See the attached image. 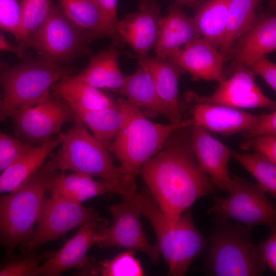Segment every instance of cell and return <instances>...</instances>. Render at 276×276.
<instances>
[{"instance_id":"obj_37","label":"cell","mask_w":276,"mask_h":276,"mask_svg":"<svg viewBox=\"0 0 276 276\" xmlns=\"http://www.w3.org/2000/svg\"><path fill=\"white\" fill-rule=\"evenodd\" d=\"M241 136L248 139L262 135L276 136V111L257 115L255 120L244 130Z\"/></svg>"},{"instance_id":"obj_3","label":"cell","mask_w":276,"mask_h":276,"mask_svg":"<svg viewBox=\"0 0 276 276\" xmlns=\"http://www.w3.org/2000/svg\"><path fill=\"white\" fill-rule=\"evenodd\" d=\"M118 100L123 123L108 150L120 162V167L135 179L142 167L159 151L170 135L191 123L189 119L168 125L154 123L129 100L124 98Z\"/></svg>"},{"instance_id":"obj_35","label":"cell","mask_w":276,"mask_h":276,"mask_svg":"<svg viewBox=\"0 0 276 276\" xmlns=\"http://www.w3.org/2000/svg\"><path fill=\"white\" fill-rule=\"evenodd\" d=\"M0 29L22 40L20 5L16 0H0Z\"/></svg>"},{"instance_id":"obj_23","label":"cell","mask_w":276,"mask_h":276,"mask_svg":"<svg viewBox=\"0 0 276 276\" xmlns=\"http://www.w3.org/2000/svg\"><path fill=\"white\" fill-rule=\"evenodd\" d=\"M54 96L64 101L74 111L95 110L116 106L118 100L108 96L100 89L67 75L52 88Z\"/></svg>"},{"instance_id":"obj_11","label":"cell","mask_w":276,"mask_h":276,"mask_svg":"<svg viewBox=\"0 0 276 276\" xmlns=\"http://www.w3.org/2000/svg\"><path fill=\"white\" fill-rule=\"evenodd\" d=\"M121 202L111 205L109 210L112 223L103 224L100 228L101 240L97 245L101 248L123 247L138 250L147 255L154 263L160 254L156 245L147 240L140 220V205L135 194L123 197Z\"/></svg>"},{"instance_id":"obj_8","label":"cell","mask_w":276,"mask_h":276,"mask_svg":"<svg viewBox=\"0 0 276 276\" xmlns=\"http://www.w3.org/2000/svg\"><path fill=\"white\" fill-rule=\"evenodd\" d=\"M93 38L85 30L71 21L55 6L42 24L29 36L27 49L31 48L42 58L62 65L86 51Z\"/></svg>"},{"instance_id":"obj_1","label":"cell","mask_w":276,"mask_h":276,"mask_svg":"<svg viewBox=\"0 0 276 276\" xmlns=\"http://www.w3.org/2000/svg\"><path fill=\"white\" fill-rule=\"evenodd\" d=\"M139 174L168 221L174 223L199 198L217 187L198 165L191 142L190 125L172 132L163 148Z\"/></svg>"},{"instance_id":"obj_38","label":"cell","mask_w":276,"mask_h":276,"mask_svg":"<svg viewBox=\"0 0 276 276\" xmlns=\"http://www.w3.org/2000/svg\"><path fill=\"white\" fill-rule=\"evenodd\" d=\"M243 147L252 148L255 152L276 164V136L266 135L248 139Z\"/></svg>"},{"instance_id":"obj_40","label":"cell","mask_w":276,"mask_h":276,"mask_svg":"<svg viewBox=\"0 0 276 276\" xmlns=\"http://www.w3.org/2000/svg\"><path fill=\"white\" fill-rule=\"evenodd\" d=\"M270 234L267 239L259 242L257 247L266 265L276 272V227H270Z\"/></svg>"},{"instance_id":"obj_24","label":"cell","mask_w":276,"mask_h":276,"mask_svg":"<svg viewBox=\"0 0 276 276\" xmlns=\"http://www.w3.org/2000/svg\"><path fill=\"white\" fill-rule=\"evenodd\" d=\"M115 93L126 97L141 111L143 109L145 115L169 118V112L157 94L151 75L140 64L134 73L125 76L123 85Z\"/></svg>"},{"instance_id":"obj_36","label":"cell","mask_w":276,"mask_h":276,"mask_svg":"<svg viewBox=\"0 0 276 276\" xmlns=\"http://www.w3.org/2000/svg\"><path fill=\"white\" fill-rule=\"evenodd\" d=\"M34 147L0 131V172L3 171L17 158Z\"/></svg>"},{"instance_id":"obj_31","label":"cell","mask_w":276,"mask_h":276,"mask_svg":"<svg viewBox=\"0 0 276 276\" xmlns=\"http://www.w3.org/2000/svg\"><path fill=\"white\" fill-rule=\"evenodd\" d=\"M133 250H128L110 260L97 261L87 257L76 273L79 275L142 276L144 272Z\"/></svg>"},{"instance_id":"obj_6","label":"cell","mask_w":276,"mask_h":276,"mask_svg":"<svg viewBox=\"0 0 276 276\" xmlns=\"http://www.w3.org/2000/svg\"><path fill=\"white\" fill-rule=\"evenodd\" d=\"M57 172L42 165L16 190L0 195V245L9 252L32 237L49 184Z\"/></svg>"},{"instance_id":"obj_26","label":"cell","mask_w":276,"mask_h":276,"mask_svg":"<svg viewBox=\"0 0 276 276\" xmlns=\"http://www.w3.org/2000/svg\"><path fill=\"white\" fill-rule=\"evenodd\" d=\"M119 54L111 47L90 57L88 65L74 77L98 89L116 92L123 85L125 76L120 69Z\"/></svg>"},{"instance_id":"obj_22","label":"cell","mask_w":276,"mask_h":276,"mask_svg":"<svg viewBox=\"0 0 276 276\" xmlns=\"http://www.w3.org/2000/svg\"><path fill=\"white\" fill-rule=\"evenodd\" d=\"M64 133H59L42 144L22 154L6 168L0 175V195L16 190L34 172L40 168L60 144Z\"/></svg>"},{"instance_id":"obj_4","label":"cell","mask_w":276,"mask_h":276,"mask_svg":"<svg viewBox=\"0 0 276 276\" xmlns=\"http://www.w3.org/2000/svg\"><path fill=\"white\" fill-rule=\"evenodd\" d=\"M141 215L150 222L157 238L156 244L169 270L168 275H185L193 262L200 255L208 240L196 227L191 208L174 223L168 221L149 192L136 193Z\"/></svg>"},{"instance_id":"obj_18","label":"cell","mask_w":276,"mask_h":276,"mask_svg":"<svg viewBox=\"0 0 276 276\" xmlns=\"http://www.w3.org/2000/svg\"><path fill=\"white\" fill-rule=\"evenodd\" d=\"M160 10L154 1L140 5V11L127 14L118 20L116 30L118 35L140 56L154 50L158 38Z\"/></svg>"},{"instance_id":"obj_33","label":"cell","mask_w":276,"mask_h":276,"mask_svg":"<svg viewBox=\"0 0 276 276\" xmlns=\"http://www.w3.org/2000/svg\"><path fill=\"white\" fill-rule=\"evenodd\" d=\"M52 5L51 0H21L20 4L22 40L17 45L21 57L27 49L30 35L48 16Z\"/></svg>"},{"instance_id":"obj_45","label":"cell","mask_w":276,"mask_h":276,"mask_svg":"<svg viewBox=\"0 0 276 276\" xmlns=\"http://www.w3.org/2000/svg\"><path fill=\"white\" fill-rule=\"evenodd\" d=\"M2 103V96L0 95V123L2 122L1 117V105Z\"/></svg>"},{"instance_id":"obj_13","label":"cell","mask_w":276,"mask_h":276,"mask_svg":"<svg viewBox=\"0 0 276 276\" xmlns=\"http://www.w3.org/2000/svg\"><path fill=\"white\" fill-rule=\"evenodd\" d=\"M232 76L220 83L210 96L200 97L209 104L236 108H262L275 110L276 103L266 96L255 81L254 75L247 66L237 65Z\"/></svg>"},{"instance_id":"obj_7","label":"cell","mask_w":276,"mask_h":276,"mask_svg":"<svg viewBox=\"0 0 276 276\" xmlns=\"http://www.w3.org/2000/svg\"><path fill=\"white\" fill-rule=\"evenodd\" d=\"M68 75L71 73L62 65L43 58L25 60L12 66H0L2 121L18 109L44 100L51 96L54 85Z\"/></svg>"},{"instance_id":"obj_39","label":"cell","mask_w":276,"mask_h":276,"mask_svg":"<svg viewBox=\"0 0 276 276\" xmlns=\"http://www.w3.org/2000/svg\"><path fill=\"white\" fill-rule=\"evenodd\" d=\"M248 67L254 75L261 77L273 90H276V64L266 55L259 58Z\"/></svg>"},{"instance_id":"obj_10","label":"cell","mask_w":276,"mask_h":276,"mask_svg":"<svg viewBox=\"0 0 276 276\" xmlns=\"http://www.w3.org/2000/svg\"><path fill=\"white\" fill-rule=\"evenodd\" d=\"M15 136L25 143L39 146L59 133L62 126L77 117L62 100L50 96L39 104L14 111L10 116Z\"/></svg>"},{"instance_id":"obj_2","label":"cell","mask_w":276,"mask_h":276,"mask_svg":"<svg viewBox=\"0 0 276 276\" xmlns=\"http://www.w3.org/2000/svg\"><path fill=\"white\" fill-rule=\"evenodd\" d=\"M61 144L59 151L43 165L44 169L71 170L100 177L108 185L112 193L122 198L132 197L136 193L135 179L113 164L109 150L89 133L77 117L64 133Z\"/></svg>"},{"instance_id":"obj_17","label":"cell","mask_w":276,"mask_h":276,"mask_svg":"<svg viewBox=\"0 0 276 276\" xmlns=\"http://www.w3.org/2000/svg\"><path fill=\"white\" fill-rule=\"evenodd\" d=\"M190 128L192 148L200 167L217 188L228 193L231 177L228 163L231 151L204 128L191 124Z\"/></svg>"},{"instance_id":"obj_43","label":"cell","mask_w":276,"mask_h":276,"mask_svg":"<svg viewBox=\"0 0 276 276\" xmlns=\"http://www.w3.org/2000/svg\"><path fill=\"white\" fill-rule=\"evenodd\" d=\"M179 5H186L191 8H195L201 4L203 0H176Z\"/></svg>"},{"instance_id":"obj_25","label":"cell","mask_w":276,"mask_h":276,"mask_svg":"<svg viewBox=\"0 0 276 276\" xmlns=\"http://www.w3.org/2000/svg\"><path fill=\"white\" fill-rule=\"evenodd\" d=\"M47 192L50 197L81 203L112 191L105 181L96 180L90 175L77 172L66 174L57 171L49 184Z\"/></svg>"},{"instance_id":"obj_27","label":"cell","mask_w":276,"mask_h":276,"mask_svg":"<svg viewBox=\"0 0 276 276\" xmlns=\"http://www.w3.org/2000/svg\"><path fill=\"white\" fill-rule=\"evenodd\" d=\"M61 10L74 23L93 38L118 36L114 26L103 14L94 0H59Z\"/></svg>"},{"instance_id":"obj_9","label":"cell","mask_w":276,"mask_h":276,"mask_svg":"<svg viewBox=\"0 0 276 276\" xmlns=\"http://www.w3.org/2000/svg\"><path fill=\"white\" fill-rule=\"evenodd\" d=\"M231 177L229 195L215 197L207 213L233 220L251 228L261 224L275 226V206L266 193L257 183L233 174Z\"/></svg>"},{"instance_id":"obj_12","label":"cell","mask_w":276,"mask_h":276,"mask_svg":"<svg viewBox=\"0 0 276 276\" xmlns=\"http://www.w3.org/2000/svg\"><path fill=\"white\" fill-rule=\"evenodd\" d=\"M102 218L93 209L83 207L81 203L60 198L45 197L33 235L22 247L35 251L47 242Z\"/></svg>"},{"instance_id":"obj_5","label":"cell","mask_w":276,"mask_h":276,"mask_svg":"<svg viewBox=\"0 0 276 276\" xmlns=\"http://www.w3.org/2000/svg\"><path fill=\"white\" fill-rule=\"evenodd\" d=\"M207 244L208 273L215 276H259L266 265L252 241V228L216 215Z\"/></svg>"},{"instance_id":"obj_28","label":"cell","mask_w":276,"mask_h":276,"mask_svg":"<svg viewBox=\"0 0 276 276\" xmlns=\"http://www.w3.org/2000/svg\"><path fill=\"white\" fill-rule=\"evenodd\" d=\"M231 0H208L192 17L200 36L219 49L226 28Z\"/></svg>"},{"instance_id":"obj_41","label":"cell","mask_w":276,"mask_h":276,"mask_svg":"<svg viewBox=\"0 0 276 276\" xmlns=\"http://www.w3.org/2000/svg\"><path fill=\"white\" fill-rule=\"evenodd\" d=\"M94 1L103 14L116 27L119 20L117 16L118 0H94Z\"/></svg>"},{"instance_id":"obj_15","label":"cell","mask_w":276,"mask_h":276,"mask_svg":"<svg viewBox=\"0 0 276 276\" xmlns=\"http://www.w3.org/2000/svg\"><path fill=\"white\" fill-rule=\"evenodd\" d=\"M107 222L102 218L80 226L59 251L37 268L34 276H57L71 268H79L87 257L88 249L100 242V228Z\"/></svg>"},{"instance_id":"obj_42","label":"cell","mask_w":276,"mask_h":276,"mask_svg":"<svg viewBox=\"0 0 276 276\" xmlns=\"http://www.w3.org/2000/svg\"><path fill=\"white\" fill-rule=\"evenodd\" d=\"M0 50L15 53L19 57L20 53L18 46L13 45L6 41L1 35H0Z\"/></svg>"},{"instance_id":"obj_19","label":"cell","mask_w":276,"mask_h":276,"mask_svg":"<svg viewBox=\"0 0 276 276\" xmlns=\"http://www.w3.org/2000/svg\"><path fill=\"white\" fill-rule=\"evenodd\" d=\"M151 75L157 94L169 112L171 123H179L183 118L184 104L179 96L178 81L186 72L167 57L130 55Z\"/></svg>"},{"instance_id":"obj_34","label":"cell","mask_w":276,"mask_h":276,"mask_svg":"<svg viewBox=\"0 0 276 276\" xmlns=\"http://www.w3.org/2000/svg\"><path fill=\"white\" fill-rule=\"evenodd\" d=\"M21 256L15 257L0 267V275L34 276L40 263L51 258L56 251L37 255L35 251L23 250Z\"/></svg>"},{"instance_id":"obj_32","label":"cell","mask_w":276,"mask_h":276,"mask_svg":"<svg viewBox=\"0 0 276 276\" xmlns=\"http://www.w3.org/2000/svg\"><path fill=\"white\" fill-rule=\"evenodd\" d=\"M231 156L253 176L260 188L275 197L276 164L256 152L231 151Z\"/></svg>"},{"instance_id":"obj_21","label":"cell","mask_w":276,"mask_h":276,"mask_svg":"<svg viewBox=\"0 0 276 276\" xmlns=\"http://www.w3.org/2000/svg\"><path fill=\"white\" fill-rule=\"evenodd\" d=\"M201 37L192 17L188 16L180 5L169 7L167 14L159 22V34L154 48L155 57H167L176 50Z\"/></svg>"},{"instance_id":"obj_20","label":"cell","mask_w":276,"mask_h":276,"mask_svg":"<svg viewBox=\"0 0 276 276\" xmlns=\"http://www.w3.org/2000/svg\"><path fill=\"white\" fill-rule=\"evenodd\" d=\"M276 50V16H260L255 24L232 44L229 52L237 65L248 67L254 62Z\"/></svg>"},{"instance_id":"obj_16","label":"cell","mask_w":276,"mask_h":276,"mask_svg":"<svg viewBox=\"0 0 276 276\" xmlns=\"http://www.w3.org/2000/svg\"><path fill=\"white\" fill-rule=\"evenodd\" d=\"M189 73L194 81H216L225 79L223 72L224 56L208 40L200 37L167 57Z\"/></svg>"},{"instance_id":"obj_29","label":"cell","mask_w":276,"mask_h":276,"mask_svg":"<svg viewBox=\"0 0 276 276\" xmlns=\"http://www.w3.org/2000/svg\"><path fill=\"white\" fill-rule=\"evenodd\" d=\"M74 112L90 130L93 136L108 149L123 123V114L119 100L111 107L95 110L79 109Z\"/></svg>"},{"instance_id":"obj_44","label":"cell","mask_w":276,"mask_h":276,"mask_svg":"<svg viewBox=\"0 0 276 276\" xmlns=\"http://www.w3.org/2000/svg\"><path fill=\"white\" fill-rule=\"evenodd\" d=\"M140 3V5L145 4L151 2H152L154 0H138Z\"/></svg>"},{"instance_id":"obj_30","label":"cell","mask_w":276,"mask_h":276,"mask_svg":"<svg viewBox=\"0 0 276 276\" xmlns=\"http://www.w3.org/2000/svg\"><path fill=\"white\" fill-rule=\"evenodd\" d=\"M262 0H231L225 33L219 51L228 53L234 42L248 31L259 16L256 9Z\"/></svg>"},{"instance_id":"obj_14","label":"cell","mask_w":276,"mask_h":276,"mask_svg":"<svg viewBox=\"0 0 276 276\" xmlns=\"http://www.w3.org/2000/svg\"><path fill=\"white\" fill-rule=\"evenodd\" d=\"M185 97L188 105H190L191 124L221 135L241 133L257 116L240 108L208 103L200 100L199 96L192 91L188 92Z\"/></svg>"}]
</instances>
